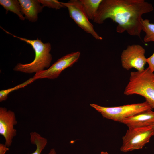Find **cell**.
I'll return each mask as SVG.
<instances>
[{"instance_id":"1","label":"cell","mask_w":154,"mask_h":154,"mask_svg":"<svg viewBox=\"0 0 154 154\" xmlns=\"http://www.w3.org/2000/svg\"><path fill=\"white\" fill-rule=\"evenodd\" d=\"M153 9L152 5L144 0H102L93 21L101 24L110 19L117 24V33L126 31L140 38L142 16Z\"/></svg>"},{"instance_id":"2","label":"cell","mask_w":154,"mask_h":154,"mask_svg":"<svg viewBox=\"0 0 154 154\" xmlns=\"http://www.w3.org/2000/svg\"><path fill=\"white\" fill-rule=\"evenodd\" d=\"M2 29L7 33L30 44L34 51L35 57L32 62L24 64L19 63L14 68V70L26 73H36L49 67L52 59L50 53L51 46L49 42L44 43L38 38L36 40H31L11 34L3 28Z\"/></svg>"},{"instance_id":"3","label":"cell","mask_w":154,"mask_h":154,"mask_svg":"<svg viewBox=\"0 0 154 154\" xmlns=\"http://www.w3.org/2000/svg\"><path fill=\"white\" fill-rule=\"evenodd\" d=\"M124 93L127 96H142L151 108H154V73L148 67L142 71L131 72Z\"/></svg>"},{"instance_id":"4","label":"cell","mask_w":154,"mask_h":154,"mask_svg":"<svg viewBox=\"0 0 154 154\" xmlns=\"http://www.w3.org/2000/svg\"><path fill=\"white\" fill-rule=\"evenodd\" d=\"M90 105L100 113L104 118L122 123L124 120L135 114L152 109L146 101L116 107H104L94 104Z\"/></svg>"},{"instance_id":"5","label":"cell","mask_w":154,"mask_h":154,"mask_svg":"<svg viewBox=\"0 0 154 154\" xmlns=\"http://www.w3.org/2000/svg\"><path fill=\"white\" fill-rule=\"evenodd\" d=\"M154 136L151 126L142 127H129L122 137L120 151L126 153L142 149Z\"/></svg>"},{"instance_id":"6","label":"cell","mask_w":154,"mask_h":154,"mask_svg":"<svg viewBox=\"0 0 154 154\" xmlns=\"http://www.w3.org/2000/svg\"><path fill=\"white\" fill-rule=\"evenodd\" d=\"M61 3L67 8L70 16L79 27L96 39L102 40V38L95 31L93 25L90 21L80 0H70L67 2Z\"/></svg>"},{"instance_id":"7","label":"cell","mask_w":154,"mask_h":154,"mask_svg":"<svg viewBox=\"0 0 154 154\" xmlns=\"http://www.w3.org/2000/svg\"><path fill=\"white\" fill-rule=\"evenodd\" d=\"M145 53V49L139 44L128 46L123 51L121 56L122 67L127 70L135 68L137 71L143 70L147 63Z\"/></svg>"},{"instance_id":"8","label":"cell","mask_w":154,"mask_h":154,"mask_svg":"<svg viewBox=\"0 0 154 154\" xmlns=\"http://www.w3.org/2000/svg\"><path fill=\"white\" fill-rule=\"evenodd\" d=\"M80 55L79 51L67 54L58 59L47 70L36 73L33 78L35 80L44 78L52 79L56 78L59 76L62 71L72 66L76 62Z\"/></svg>"},{"instance_id":"9","label":"cell","mask_w":154,"mask_h":154,"mask_svg":"<svg viewBox=\"0 0 154 154\" xmlns=\"http://www.w3.org/2000/svg\"><path fill=\"white\" fill-rule=\"evenodd\" d=\"M17 123L15 113L5 107L0 108V134L4 137L5 144L11 146L13 140L17 134L14 125Z\"/></svg>"},{"instance_id":"10","label":"cell","mask_w":154,"mask_h":154,"mask_svg":"<svg viewBox=\"0 0 154 154\" xmlns=\"http://www.w3.org/2000/svg\"><path fill=\"white\" fill-rule=\"evenodd\" d=\"M122 123L128 128L151 126L154 124V112L150 109L140 113L124 120Z\"/></svg>"},{"instance_id":"11","label":"cell","mask_w":154,"mask_h":154,"mask_svg":"<svg viewBox=\"0 0 154 154\" xmlns=\"http://www.w3.org/2000/svg\"><path fill=\"white\" fill-rule=\"evenodd\" d=\"M21 12L25 18L29 21L36 22L38 18V14L41 12L43 6L38 0H19Z\"/></svg>"},{"instance_id":"12","label":"cell","mask_w":154,"mask_h":154,"mask_svg":"<svg viewBox=\"0 0 154 154\" xmlns=\"http://www.w3.org/2000/svg\"><path fill=\"white\" fill-rule=\"evenodd\" d=\"M89 20H94L102 0H80Z\"/></svg>"},{"instance_id":"13","label":"cell","mask_w":154,"mask_h":154,"mask_svg":"<svg viewBox=\"0 0 154 154\" xmlns=\"http://www.w3.org/2000/svg\"><path fill=\"white\" fill-rule=\"evenodd\" d=\"M0 4L5 9L6 13L9 11L17 15L20 20H25L19 0H0Z\"/></svg>"},{"instance_id":"14","label":"cell","mask_w":154,"mask_h":154,"mask_svg":"<svg viewBox=\"0 0 154 154\" xmlns=\"http://www.w3.org/2000/svg\"><path fill=\"white\" fill-rule=\"evenodd\" d=\"M30 137L31 143L36 146L35 150L31 154H41L47 144V139L36 132H31Z\"/></svg>"},{"instance_id":"15","label":"cell","mask_w":154,"mask_h":154,"mask_svg":"<svg viewBox=\"0 0 154 154\" xmlns=\"http://www.w3.org/2000/svg\"><path fill=\"white\" fill-rule=\"evenodd\" d=\"M142 30L145 35L143 38L145 42H154V24L150 22L148 19H142L141 20Z\"/></svg>"},{"instance_id":"16","label":"cell","mask_w":154,"mask_h":154,"mask_svg":"<svg viewBox=\"0 0 154 154\" xmlns=\"http://www.w3.org/2000/svg\"><path fill=\"white\" fill-rule=\"evenodd\" d=\"M35 80L32 77L28 79L24 82L13 88L1 90L0 91V102H2L6 100L8 98V95L12 92L24 87Z\"/></svg>"},{"instance_id":"17","label":"cell","mask_w":154,"mask_h":154,"mask_svg":"<svg viewBox=\"0 0 154 154\" xmlns=\"http://www.w3.org/2000/svg\"><path fill=\"white\" fill-rule=\"evenodd\" d=\"M43 7H47L49 8L59 9L65 8L64 6L57 0H38Z\"/></svg>"},{"instance_id":"18","label":"cell","mask_w":154,"mask_h":154,"mask_svg":"<svg viewBox=\"0 0 154 154\" xmlns=\"http://www.w3.org/2000/svg\"><path fill=\"white\" fill-rule=\"evenodd\" d=\"M147 63L148 64V68L152 72H154V52L149 57L147 58Z\"/></svg>"},{"instance_id":"19","label":"cell","mask_w":154,"mask_h":154,"mask_svg":"<svg viewBox=\"0 0 154 154\" xmlns=\"http://www.w3.org/2000/svg\"><path fill=\"white\" fill-rule=\"evenodd\" d=\"M5 144L0 143V154H5L9 149Z\"/></svg>"},{"instance_id":"20","label":"cell","mask_w":154,"mask_h":154,"mask_svg":"<svg viewBox=\"0 0 154 154\" xmlns=\"http://www.w3.org/2000/svg\"><path fill=\"white\" fill-rule=\"evenodd\" d=\"M48 154H56V153L54 148L51 149Z\"/></svg>"},{"instance_id":"21","label":"cell","mask_w":154,"mask_h":154,"mask_svg":"<svg viewBox=\"0 0 154 154\" xmlns=\"http://www.w3.org/2000/svg\"><path fill=\"white\" fill-rule=\"evenodd\" d=\"M99 154H109L107 152L102 151Z\"/></svg>"},{"instance_id":"22","label":"cell","mask_w":154,"mask_h":154,"mask_svg":"<svg viewBox=\"0 0 154 154\" xmlns=\"http://www.w3.org/2000/svg\"><path fill=\"white\" fill-rule=\"evenodd\" d=\"M151 127L154 133V124H153V125H151Z\"/></svg>"}]
</instances>
